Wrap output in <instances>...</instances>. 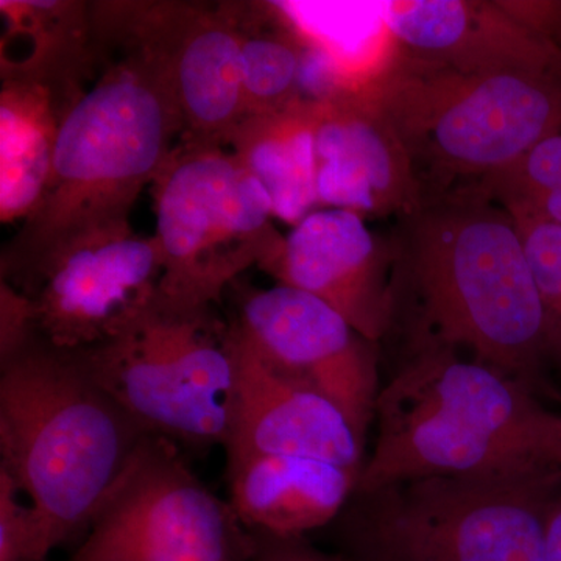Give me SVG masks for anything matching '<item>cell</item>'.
Masks as SVG:
<instances>
[{
	"instance_id": "9a60e30c",
	"label": "cell",
	"mask_w": 561,
	"mask_h": 561,
	"mask_svg": "<svg viewBox=\"0 0 561 561\" xmlns=\"http://www.w3.org/2000/svg\"><path fill=\"white\" fill-rule=\"evenodd\" d=\"M234 331V328H232ZM236 389L228 460L297 456L359 474L365 448L345 415L320 394L273 371L236 334Z\"/></svg>"
},
{
	"instance_id": "d6986e66",
	"label": "cell",
	"mask_w": 561,
	"mask_h": 561,
	"mask_svg": "<svg viewBox=\"0 0 561 561\" xmlns=\"http://www.w3.org/2000/svg\"><path fill=\"white\" fill-rule=\"evenodd\" d=\"M317 102L245 117L232 130L231 153L267 191L273 214L297 225L320 208L317 194Z\"/></svg>"
},
{
	"instance_id": "ba28073f",
	"label": "cell",
	"mask_w": 561,
	"mask_h": 561,
	"mask_svg": "<svg viewBox=\"0 0 561 561\" xmlns=\"http://www.w3.org/2000/svg\"><path fill=\"white\" fill-rule=\"evenodd\" d=\"M151 184L165 300L219 305L243 272L275 267L286 238L267 191L231 151L180 140Z\"/></svg>"
},
{
	"instance_id": "7c38bea8",
	"label": "cell",
	"mask_w": 561,
	"mask_h": 561,
	"mask_svg": "<svg viewBox=\"0 0 561 561\" xmlns=\"http://www.w3.org/2000/svg\"><path fill=\"white\" fill-rule=\"evenodd\" d=\"M234 287L236 334L283 378L332 402L367 446L379 379L376 345L308 291Z\"/></svg>"
},
{
	"instance_id": "5bb4252c",
	"label": "cell",
	"mask_w": 561,
	"mask_h": 561,
	"mask_svg": "<svg viewBox=\"0 0 561 561\" xmlns=\"http://www.w3.org/2000/svg\"><path fill=\"white\" fill-rule=\"evenodd\" d=\"M317 194L320 209L397 216L419 208L423 184L400 136L356 88L317 102Z\"/></svg>"
},
{
	"instance_id": "2e32d148",
	"label": "cell",
	"mask_w": 561,
	"mask_h": 561,
	"mask_svg": "<svg viewBox=\"0 0 561 561\" xmlns=\"http://www.w3.org/2000/svg\"><path fill=\"white\" fill-rule=\"evenodd\" d=\"M381 16L411 57L465 72L546 73L561 79V50L513 20L501 2L397 0Z\"/></svg>"
},
{
	"instance_id": "9c48e42d",
	"label": "cell",
	"mask_w": 561,
	"mask_h": 561,
	"mask_svg": "<svg viewBox=\"0 0 561 561\" xmlns=\"http://www.w3.org/2000/svg\"><path fill=\"white\" fill-rule=\"evenodd\" d=\"M253 534L195 476L181 448L150 435L102 505L77 561H250Z\"/></svg>"
},
{
	"instance_id": "e0dca14e",
	"label": "cell",
	"mask_w": 561,
	"mask_h": 561,
	"mask_svg": "<svg viewBox=\"0 0 561 561\" xmlns=\"http://www.w3.org/2000/svg\"><path fill=\"white\" fill-rule=\"evenodd\" d=\"M357 479V472L330 461L251 456L227 461V501L253 534L306 537L341 516Z\"/></svg>"
},
{
	"instance_id": "6da1fadb",
	"label": "cell",
	"mask_w": 561,
	"mask_h": 561,
	"mask_svg": "<svg viewBox=\"0 0 561 561\" xmlns=\"http://www.w3.org/2000/svg\"><path fill=\"white\" fill-rule=\"evenodd\" d=\"M394 327L408 353L449 350L537 389L549 356L540 291L511 210L481 183L424 198L398 219Z\"/></svg>"
},
{
	"instance_id": "7a4b0ae2",
	"label": "cell",
	"mask_w": 561,
	"mask_h": 561,
	"mask_svg": "<svg viewBox=\"0 0 561 561\" xmlns=\"http://www.w3.org/2000/svg\"><path fill=\"white\" fill-rule=\"evenodd\" d=\"M373 430L354 491L427 476L561 474V412L449 350L408 353L379 391Z\"/></svg>"
},
{
	"instance_id": "8fae6325",
	"label": "cell",
	"mask_w": 561,
	"mask_h": 561,
	"mask_svg": "<svg viewBox=\"0 0 561 561\" xmlns=\"http://www.w3.org/2000/svg\"><path fill=\"white\" fill-rule=\"evenodd\" d=\"M164 262L154 236L131 224L66 243L27 271L0 279L28 305L33 334L61 351L114 337L153 301Z\"/></svg>"
},
{
	"instance_id": "5b68a950",
	"label": "cell",
	"mask_w": 561,
	"mask_h": 561,
	"mask_svg": "<svg viewBox=\"0 0 561 561\" xmlns=\"http://www.w3.org/2000/svg\"><path fill=\"white\" fill-rule=\"evenodd\" d=\"M356 90L400 136L424 198L482 183L561 131V79L546 73L465 72L398 47Z\"/></svg>"
},
{
	"instance_id": "603a6c76",
	"label": "cell",
	"mask_w": 561,
	"mask_h": 561,
	"mask_svg": "<svg viewBox=\"0 0 561 561\" xmlns=\"http://www.w3.org/2000/svg\"><path fill=\"white\" fill-rule=\"evenodd\" d=\"M253 534V531H251ZM250 561H356L342 552H327L316 548L306 537L280 538L253 534V553Z\"/></svg>"
},
{
	"instance_id": "ffe728a7",
	"label": "cell",
	"mask_w": 561,
	"mask_h": 561,
	"mask_svg": "<svg viewBox=\"0 0 561 561\" xmlns=\"http://www.w3.org/2000/svg\"><path fill=\"white\" fill-rule=\"evenodd\" d=\"M275 3L241 2L243 119L278 113L302 95L309 41Z\"/></svg>"
},
{
	"instance_id": "ac0fdd59",
	"label": "cell",
	"mask_w": 561,
	"mask_h": 561,
	"mask_svg": "<svg viewBox=\"0 0 561 561\" xmlns=\"http://www.w3.org/2000/svg\"><path fill=\"white\" fill-rule=\"evenodd\" d=\"M0 221H24L49 184L66 117L90 87L0 70Z\"/></svg>"
},
{
	"instance_id": "3957f363",
	"label": "cell",
	"mask_w": 561,
	"mask_h": 561,
	"mask_svg": "<svg viewBox=\"0 0 561 561\" xmlns=\"http://www.w3.org/2000/svg\"><path fill=\"white\" fill-rule=\"evenodd\" d=\"M99 70L62 124L47 190L0 254V279L66 243L130 225L181 138L179 110L160 70L131 44L92 31Z\"/></svg>"
},
{
	"instance_id": "4fadbf2b",
	"label": "cell",
	"mask_w": 561,
	"mask_h": 561,
	"mask_svg": "<svg viewBox=\"0 0 561 561\" xmlns=\"http://www.w3.org/2000/svg\"><path fill=\"white\" fill-rule=\"evenodd\" d=\"M393 265L391 242L373 234L364 217L323 208L295 225L268 275L320 298L379 343L393 331Z\"/></svg>"
},
{
	"instance_id": "277c9868",
	"label": "cell",
	"mask_w": 561,
	"mask_h": 561,
	"mask_svg": "<svg viewBox=\"0 0 561 561\" xmlns=\"http://www.w3.org/2000/svg\"><path fill=\"white\" fill-rule=\"evenodd\" d=\"M149 437L70 351L32 337L0 357V468L31 502L47 559L87 534Z\"/></svg>"
},
{
	"instance_id": "7402d4cb",
	"label": "cell",
	"mask_w": 561,
	"mask_h": 561,
	"mask_svg": "<svg viewBox=\"0 0 561 561\" xmlns=\"http://www.w3.org/2000/svg\"><path fill=\"white\" fill-rule=\"evenodd\" d=\"M512 216L540 291L549 356L561 364V225L535 217Z\"/></svg>"
},
{
	"instance_id": "8992f818",
	"label": "cell",
	"mask_w": 561,
	"mask_h": 561,
	"mask_svg": "<svg viewBox=\"0 0 561 561\" xmlns=\"http://www.w3.org/2000/svg\"><path fill=\"white\" fill-rule=\"evenodd\" d=\"M561 474L427 476L354 491L335 519L356 561H545Z\"/></svg>"
},
{
	"instance_id": "44dd1931",
	"label": "cell",
	"mask_w": 561,
	"mask_h": 561,
	"mask_svg": "<svg viewBox=\"0 0 561 561\" xmlns=\"http://www.w3.org/2000/svg\"><path fill=\"white\" fill-rule=\"evenodd\" d=\"M481 184L515 216L561 225V131Z\"/></svg>"
},
{
	"instance_id": "52a82bcc",
	"label": "cell",
	"mask_w": 561,
	"mask_h": 561,
	"mask_svg": "<svg viewBox=\"0 0 561 561\" xmlns=\"http://www.w3.org/2000/svg\"><path fill=\"white\" fill-rule=\"evenodd\" d=\"M84 371L153 437L225 448L236 389V339L217 305L160 294L108 341L70 351Z\"/></svg>"
},
{
	"instance_id": "cb8c5ba5",
	"label": "cell",
	"mask_w": 561,
	"mask_h": 561,
	"mask_svg": "<svg viewBox=\"0 0 561 561\" xmlns=\"http://www.w3.org/2000/svg\"><path fill=\"white\" fill-rule=\"evenodd\" d=\"M545 561H561V500L552 508L546 526Z\"/></svg>"
},
{
	"instance_id": "30bf717a",
	"label": "cell",
	"mask_w": 561,
	"mask_h": 561,
	"mask_svg": "<svg viewBox=\"0 0 561 561\" xmlns=\"http://www.w3.org/2000/svg\"><path fill=\"white\" fill-rule=\"evenodd\" d=\"M91 21L160 70L179 110L181 142L227 146L243 119L241 2L98 0Z\"/></svg>"
}]
</instances>
